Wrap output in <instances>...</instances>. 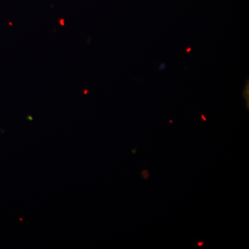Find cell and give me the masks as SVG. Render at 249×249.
Segmentation results:
<instances>
[{
	"instance_id": "1",
	"label": "cell",
	"mask_w": 249,
	"mask_h": 249,
	"mask_svg": "<svg viewBox=\"0 0 249 249\" xmlns=\"http://www.w3.org/2000/svg\"><path fill=\"white\" fill-rule=\"evenodd\" d=\"M197 245L198 247H203L204 245V242L201 241V242H198Z\"/></svg>"
}]
</instances>
